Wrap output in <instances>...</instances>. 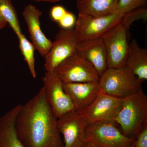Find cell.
Instances as JSON below:
<instances>
[{"label": "cell", "instance_id": "obj_6", "mask_svg": "<svg viewBox=\"0 0 147 147\" xmlns=\"http://www.w3.org/2000/svg\"><path fill=\"white\" fill-rule=\"evenodd\" d=\"M53 71L63 83L96 82L100 78L93 66L76 51Z\"/></svg>", "mask_w": 147, "mask_h": 147}, {"label": "cell", "instance_id": "obj_22", "mask_svg": "<svg viewBox=\"0 0 147 147\" xmlns=\"http://www.w3.org/2000/svg\"><path fill=\"white\" fill-rule=\"evenodd\" d=\"M76 22L75 16L73 13L67 11L64 16L58 23L63 28L68 29L72 28Z\"/></svg>", "mask_w": 147, "mask_h": 147}, {"label": "cell", "instance_id": "obj_8", "mask_svg": "<svg viewBox=\"0 0 147 147\" xmlns=\"http://www.w3.org/2000/svg\"><path fill=\"white\" fill-rule=\"evenodd\" d=\"M42 79L45 98L57 119L75 110L64 89L63 82L55 71H46Z\"/></svg>", "mask_w": 147, "mask_h": 147}, {"label": "cell", "instance_id": "obj_4", "mask_svg": "<svg viewBox=\"0 0 147 147\" xmlns=\"http://www.w3.org/2000/svg\"><path fill=\"white\" fill-rule=\"evenodd\" d=\"M98 83L102 92L121 98L142 86L126 64L118 68L107 69L100 76Z\"/></svg>", "mask_w": 147, "mask_h": 147}, {"label": "cell", "instance_id": "obj_2", "mask_svg": "<svg viewBox=\"0 0 147 147\" xmlns=\"http://www.w3.org/2000/svg\"><path fill=\"white\" fill-rule=\"evenodd\" d=\"M147 9L142 7L126 13L119 24L102 38L108 56V68L126 64L129 44V28L137 20H146Z\"/></svg>", "mask_w": 147, "mask_h": 147}, {"label": "cell", "instance_id": "obj_20", "mask_svg": "<svg viewBox=\"0 0 147 147\" xmlns=\"http://www.w3.org/2000/svg\"><path fill=\"white\" fill-rule=\"evenodd\" d=\"M147 0H119L116 11L126 14L137 9L145 7Z\"/></svg>", "mask_w": 147, "mask_h": 147}, {"label": "cell", "instance_id": "obj_10", "mask_svg": "<svg viewBox=\"0 0 147 147\" xmlns=\"http://www.w3.org/2000/svg\"><path fill=\"white\" fill-rule=\"evenodd\" d=\"M78 43L75 29L61 30L57 34L52 47L45 59V69L52 71L61 62L76 52Z\"/></svg>", "mask_w": 147, "mask_h": 147}, {"label": "cell", "instance_id": "obj_11", "mask_svg": "<svg viewBox=\"0 0 147 147\" xmlns=\"http://www.w3.org/2000/svg\"><path fill=\"white\" fill-rule=\"evenodd\" d=\"M88 124L84 117L76 110L58 118V127L63 137V147H84Z\"/></svg>", "mask_w": 147, "mask_h": 147}, {"label": "cell", "instance_id": "obj_21", "mask_svg": "<svg viewBox=\"0 0 147 147\" xmlns=\"http://www.w3.org/2000/svg\"><path fill=\"white\" fill-rule=\"evenodd\" d=\"M130 147H147V124L134 139Z\"/></svg>", "mask_w": 147, "mask_h": 147}, {"label": "cell", "instance_id": "obj_18", "mask_svg": "<svg viewBox=\"0 0 147 147\" xmlns=\"http://www.w3.org/2000/svg\"><path fill=\"white\" fill-rule=\"evenodd\" d=\"M9 25L17 36L22 33L17 12L11 0H0V30Z\"/></svg>", "mask_w": 147, "mask_h": 147}, {"label": "cell", "instance_id": "obj_23", "mask_svg": "<svg viewBox=\"0 0 147 147\" xmlns=\"http://www.w3.org/2000/svg\"><path fill=\"white\" fill-rule=\"evenodd\" d=\"M67 11L61 5H56L53 7L50 11L51 18L54 21L59 22L66 13Z\"/></svg>", "mask_w": 147, "mask_h": 147}, {"label": "cell", "instance_id": "obj_1", "mask_svg": "<svg viewBox=\"0 0 147 147\" xmlns=\"http://www.w3.org/2000/svg\"><path fill=\"white\" fill-rule=\"evenodd\" d=\"M15 129L25 147H63L57 119L45 98L43 87L26 103L20 104Z\"/></svg>", "mask_w": 147, "mask_h": 147}, {"label": "cell", "instance_id": "obj_3", "mask_svg": "<svg viewBox=\"0 0 147 147\" xmlns=\"http://www.w3.org/2000/svg\"><path fill=\"white\" fill-rule=\"evenodd\" d=\"M115 122L124 135L132 139L147 124V96L142 86L124 98Z\"/></svg>", "mask_w": 147, "mask_h": 147}, {"label": "cell", "instance_id": "obj_17", "mask_svg": "<svg viewBox=\"0 0 147 147\" xmlns=\"http://www.w3.org/2000/svg\"><path fill=\"white\" fill-rule=\"evenodd\" d=\"M119 0H76L79 14L93 16H105L116 11Z\"/></svg>", "mask_w": 147, "mask_h": 147}, {"label": "cell", "instance_id": "obj_24", "mask_svg": "<svg viewBox=\"0 0 147 147\" xmlns=\"http://www.w3.org/2000/svg\"><path fill=\"white\" fill-rule=\"evenodd\" d=\"M38 2H45L56 3L59 1L61 0H33Z\"/></svg>", "mask_w": 147, "mask_h": 147}, {"label": "cell", "instance_id": "obj_5", "mask_svg": "<svg viewBox=\"0 0 147 147\" xmlns=\"http://www.w3.org/2000/svg\"><path fill=\"white\" fill-rule=\"evenodd\" d=\"M126 14L116 11L105 16H93L79 14L75 30L78 42L88 40L102 38L122 21Z\"/></svg>", "mask_w": 147, "mask_h": 147}, {"label": "cell", "instance_id": "obj_19", "mask_svg": "<svg viewBox=\"0 0 147 147\" xmlns=\"http://www.w3.org/2000/svg\"><path fill=\"white\" fill-rule=\"evenodd\" d=\"M18 37L19 47L25 60L26 62L30 72L33 78L36 76L35 67L34 50L35 48L32 42L27 39L24 34L21 33Z\"/></svg>", "mask_w": 147, "mask_h": 147}, {"label": "cell", "instance_id": "obj_9", "mask_svg": "<svg viewBox=\"0 0 147 147\" xmlns=\"http://www.w3.org/2000/svg\"><path fill=\"white\" fill-rule=\"evenodd\" d=\"M124 98L115 97L101 91L100 94L85 110L79 112L88 124L115 122Z\"/></svg>", "mask_w": 147, "mask_h": 147}, {"label": "cell", "instance_id": "obj_13", "mask_svg": "<svg viewBox=\"0 0 147 147\" xmlns=\"http://www.w3.org/2000/svg\"><path fill=\"white\" fill-rule=\"evenodd\" d=\"M63 87L78 112L88 107L102 91L98 82L63 83Z\"/></svg>", "mask_w": 147, "mask_h": 147}, {"label": "cell", "instance_id": "obj_15", "mask_svg": "<svg viewBox=\"0 0 147 147\" xmlns=\"http://www.w3.org/2000/svg\"><path fill=\"white\" fill-rule=\"evenodd\" d=\"M126 64L140 83L147 79V50L135 39L129 42Z\"/></svg>", "mask_w": 147, "mask_h": 147}, {"label": "cell", "instance_id": "obj_14", "mask_svg": "<svg viewBox=\"0 0 147 147\" xmlns=\"http://www.w3.org/2000/svg\"><path fill=\"white\" fill-rule=\"evenodd\" d=\"M76 51L93 66L99 76L108 69V56L102 38L79 42Z\"/></svg>", "mask_w": 147, "mask_h": 147}, {"label": "cell", "instance_id": "obj_26", "mask_svg": "<svg viewBox=\"0 0 147 147\" xmlns=\"http://www.w3.org/2000/svg\"><path fill=\"white\" fill-rule=\"evenodd\" d=\"M2 116L0 114V131H1V126Z\"/></svg>", "mask_w": 147, "mask_h": 147}, {"label": "cell", "instance_id": "obj_12", "mask_svg": "<svg viewBox=\"0 0 147 147\" xmlns=\"http://www.w3.org/2000/svg\"><path fill=\"white\" fill-rule=\"evenodd\" d=\"M42 12L32 4L27 5L22 12L28 26L33 45L42 57H45L52 47L53 42L47 38L40 28V18Z\"/></svg>", "mask_w": 147, "mask_h": 147}, {"label": "cell", "instance_id": "obj_16", "mask_svg": "<svg viewBox=\"0 0 147 147\" xmlns=\"http://www.w3.org/2000/svg\"><path fill=\"white\" fill-rule=\"evenodd\" d=\"M20 105H16L2 116L0 147H25L18 138L15 129V120Z\"/></svg>", "mask_w": 147, "mask_h": 147}, {"label": "cell", "instance_id": "obj_7", "mask_svg": "<svg viewBox=\"0 0 147 147\" xmlns=\"http://www.w3.org/2000/svg\"><path fill=\"white\" fill-rule=\"evenodd\" d=\"M134 139L124 135L113 122L88 124L85 131L86 143L98 147H130Z\"/></svg>", "mask_w": 147, "mask_h": 147}, {"label": "cell", "instance_id": "obj_25", "mask_svg": "<svg viewBox=\"0 0 147 147\" xmlns=\"http://www.w3.org/2000/svg\"><path fill=\"white\" fill-rule=\"evenodd\" d=\"M84 147H98L92 144H90V143H86Z\"/></svg>", "mask_w": 147, "mask_h": 147}]
</instances>
